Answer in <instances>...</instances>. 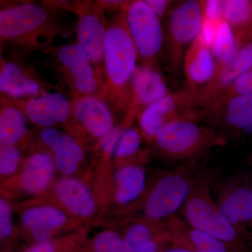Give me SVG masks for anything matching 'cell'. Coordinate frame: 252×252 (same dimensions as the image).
Listing matches in <instances>:
<instances>
[{"instance_id": "e0dca14e", "label": "cell", "mask_w": 252, "mask_h": 252, "mask_svg": "<svg viewBox=\"0 0 252 252\" xmlns=\"http://www.w3.org/2000/svg\"><path fill=\"white\" fill-rule=\"evenodd\" d=\"M121 230L125 252H162L172 248L165 222L156 223L142 217H128Z\"/></svg>"}, {"instance_id": "5b68a950", "label": "cell", "mask_w": 252, "mask_h": 252, "mask_svg": "<svg viewBox=\"0 0 252 252\" xmlns=\"http://www.w3.org/2000/svg\"><path fill=\"white\" fill-rule=\"evenodd\" d=\"M197 163L185 164L162 172L149 183L137 211L142 218L162 223L179 216L191 193L198 172Z\"/></svg>"}, {"instance_id": "f546056e", "label": "cell", "mask_w": 252, "mask_h": 252, "mask_svg": "<svg viewBox=\"0 0 252 252\" xmlns=\"http://www.w3.org/2000/svg\"><path fill=\"white\" fill-rule=\"evenodd\" d=\"M89 237V227L30 245L20 252H79Z\"/></svg>"}, {"instance_id": "83f0119b", "label": "cell", "mask_w": 252, "mask_h": 252, "mask_svg": "<svg viewBox=\"0 0 252 252\" xmlns=\"http://www.w3.org/2000/svg\"><path fill=\"white\" fill-rule=\"evenodd\" d=\"M223 20L231 28L238 50L252 41V1H223Z\"/></svg>"}, {"instance_id": "6da1fadb", "label": "cell", "mask_w": 252, "mask_h": 252, "mask_svg": "<svg viewBox=\"0 0 252 252\" xmlns=\"http://www.w3.org/2000/svg\"><path fill=\"white\" fill-rule=\"evenodd\" d=\"M126 14L118 13L108 21L105 36L104 99L113 112H128L132 102V84L138 59Z\"/></svg>"}, {"instance_id": "74e56055", "label": "cell", "mask_w": 252, "mask_h": 252, "mask_svg": "<svg viewBox=\"0 0 252 252\" xmlns=\"http://www.w3.org/2000/svg\"><path fill=\"white\" fill-rule=\"evenodd\" d=\"M245 252V251H236V252Z\"/></svg>"}, {"instance_id": "4316f807", "label": "cell", "mask_w": 252, "mask_h": 252, "mask_svg": "<svg viewBox=\"0 0 252 252\" xmlns=\"http://www.w3.org/2000/svg\"><path fill=\"white\" fill-rule=\"evenodd\" d=\"M202 32L211 48L216 61L217 72L229 63L238 54L239 50L234 34L223 20L204 21Z\"/></svg>"}, {"instance_id": "cb8c5ba5", "label": "cell", "mask_w": 252, "mask_h": 252, "mask_svg": "<svg viewBox=\"0 0 252 252\" xmlns=\"http://www.w3.org/2000/svg\"><path fill=\"white\" fill-rule=\"evenodd\" d=\"M182 67L189 89H200L215 76L216 61L202 31L186 51Z\"/></svg>"}, {"instance_id": "603a6c76", "label": "cell", "mask_w": 252, "mask_h": 252, "mask_svg": "<svg viewBox=\"0 0 252 252\" xmlns=\"http://www.w3.org/2000/svg\"><path fill=\"white\" fill-rule=\"evenodd\" d=\"M0 91L14 99L37 97L47 93L46 87L31 69L14 61L1 59Z\"/></svg>"}, {"instance_id": "44dd1931", "label": "cell", "mask_w": 252, "mask_h": 252, "mask_svg": "<svg viewBox=\"0 0 252 252\" xmlns=\"http://www.w3.org/2000/svg\"><path fill=\"white\" fill-rule=\"evenodd\" d=\"M252 67V41L239 50L234 59L215 72L206 85L195 89V106L201 111L215 102L245 71Z\"/></svg>"}, {"instance_id": "9a60e30c", "label": "cell", "mask_w": 252, "mask_h": 252, "mask_svg": "<svg viewBox=\"0 0 252 252\" xmlns=\"http://www.w3.org/2000/svg\"><path fill=\"white\" fill-rule=\"evenodd\" d=\"M216 203L223 216L238 229L250 233L252 227V177L235 174L216 186Z\"/></svg>"}, {"instance_id": "484cf974", "label": "cell", "mask_w": 252, "mask_h": 252, "mask_svg": "<svg viewBox=\"0 0 252 252\" xmlns=\"http://www.w3.org/2000/svg\"><path fill=\"white\" fill-rule=\"evenodd\" d=\"M28 119L15 100L1 97L0 110V147H20L29 133Z\"/></svg>"}, {"instance_id": "ac0fdd59", "label": "cell", "mask_w": 252, "mask_h": 252, "mask_svg": "<svg viewBox=\"0 0 252 252\" xmlns=\"http://www.w3.org/2000/svg\"><path fill=\"white\" fill-rule=\"evenodd\" d=\"M28 120L41 128L73 125L72 102L62 93H45L28 99H14Z\"/></svg>"}, {"instance_id": "8992f818", "label": "cell", "mask_w": 252, "mask_h": 252, "mask_svg": "<svg viewBox=\"0 0 252 252\" xmlns=\"http://www.w3.org/2000/svg\"><path fill=\"white\" fill-rule=\"evenodd\" d=\"M18 217L23 233L31 245L88 228L58 205L39 198L21 204Z\"/></svg>"}, {"instance_id": "9c48e42d", "label": "cell", "mask_w": 252, "mask_h": 252, "mask_svg": "<svg viewBox=\"0 0 252 252\" xmlns=\"http://www.w3.org/2000/svg\"><path fill=\"white\" fill-rule=\"evenodd\" d=\"M58 205L74 220L89 227L98 218L101 207L94 189L81 179L61 176L44 196L36 198Z\"/></svg>"}, {"instance_id": "d4e9b609", "label": "cell", "mask_w": 252, "mask_h": 252, "mask_svg": "<svg viewBox=\"0 0 252 252\" xmlns=\"http://www.w3.org/2000/svg\"><path fill=\"white\" fill-rule=\"evenodd\" d=\"M174 247L186 249L191 252H233L221 240L189 225L180 216L165 221Z\"/></svg>"}, {"instance_id": "e575fe53", "label": "cell", "mask_w": 252, "mask_h": 252, "mask_svg": "<svg viewBox=\"0 0 252 252\" xmlns=\"http://www.w3.org/2000/svg\"><path fill=\"white\" fill-rule=\"evenodd\" d=\"M145 1L160 19L166 17L173 4V1L167 0H145Z\"/></svg>"}, {"instance_id": "8fae6325", "label": "cell", "mask_w": 252, "mask_h": 252, "mask_svg": "<svg viewBox=\"0 0 252 252\" xmlns=\"http://www.w3.org/2000/svg\"><path fill=\"white\" fill-rule=\"evenodd\" d=\"M124 11L142 64L155 66L165 41L160 18L145 0L129 1Z\"/></svg>"}, {"instance_id": "1f68e13d", "label": "cell", "mask_w": 252, "mask_h": 252, "mask_svg": "<svg viewBox=\"0 0 252 252\" xmlns=\"http://www.w3.org/2000/svg\"><path fill=\"white\" fill-rule=\"evenodd\" d=\"M21 149L16 146L0 147V177L1 182L15 177L22 166Z\"/></svg>"}, {"instance_id": "836d02e7", "label": "cell", "mask_w": 252, "mask_h": 252, "mask_svg": "<svg viewBox=\"0 0 252 252\" xmlns=\"http://www.w3.org/2000/svg\"><path fill=\"white\" fill-rule=\"evenodd\" d=\"M248 94H252V67L239 76L233 84L212 104L235 96Z\"/></svg>"}, {"instance_id": "ba28073f", "label": "cell", "mask_w": 252, "mask_h": 252, "mask_svg": "<svg viewBox=\"0 0 252 252\" xmlns=\"http://www.w3.org/2000/svg\"><path fill=\"white\" fill-rule=\"evenodd\" d=\"M204 16L201 1H175L167 16L165 42L169 64L178 72L186 51L203 29Z\"/></svg>"}, {"instance_id": "2e32d148", "label": "cell", "mask_w": 252, "mask_h": 252, "mask_svg": "<svg viewBox=\"0 0 252 252\" xmlns=\"http://www.w3.org/2000/svg\"><path fill=\"white\" fill-rule=\"evenodd\" d=\"M57 171L51 152L36 151L23 160L17 175L11 180L1 182L4 187L1 190H16L34 198L44 196L57 179Z\"/></svg>"}, {"instance_id": "5bb4252c", "label": "cell", "mask_w": 252, "mask_h": 252, "mask_svg": "<svg viewBox=\"0 0 252 252\" xmlns=\"http://www.w3.org/2000/svg\"><path fill=\"white\" fill-rule=\"evenodd\" d=\"M149 185L142 164L133 163L114 167L111 177L107 203L121 216L131 217L137 212Z\"/></svg>"}, {"instance_id": "30bf717a", "label": "cell", "mask_w": 252, "mask_h": 252, "mask_svg": "<svg viewBox=\"0 0 252 252\" xmlns=\"http://www.w3.org/2000/svg\"><path fill=\"white\" fill-rule=\"evenodd\" d=\"M142 135L150 142L164 126L176 121L189 119L198 122L200 112L195 102V89L169 93L149 105L137 117Z\"/></svg>"}, {"instance_id": "d6a6232c", "label": "cell", "mask_w": 252, "mask_h": 252, "mask_svg": "<svg viewBox=\"0 0 252 252\" xmlns=\"http://www.w3.org/2000/svg\"><path fill=\"white\" fill-rule=\"evenodd\" d=\"M14 210L9 198L1 195L0 198V241L1 245L9 243L14 238Z\"/></svg>"}, {"instance_id": "52a82bcc", "label": "cell", "mask_w": 252, "mask_h": 252, "mask_svg": "<svg viewBox=\"0 0 252 252\" xmlns=\"http://www.w3.org/2000/svg\"><path fill=\"white\" fill-rule=\"evenodd\" d=\"M45 52L50 55L55 68L69 88L72 99L88 96L104 99V86L77 42L51 47Z\"/></svg>"}, {"instance_id": "d6986e66", "label": "cell", "mask_w": 252, "mask_h": 252, "mask_svg": "<svg viewBox=\"0 0 252 252\" xmlns=\"http://www.w3.org/2000/svg\"><path fill=\"white\" fill-rule=\"evenodd\" d=\"M72 130L77 126L100 142L114 128L113 111L103 97L88 96L72 99Z\"/></svg>"}, {"instance_id": "ffe728a7", "label": "cell", "mask_w": 252, "mask_h": 252, "mask_svg": "<svg viewBox=\"0 0 252 252\" xmlns=\"http://www.w3.org/2000/svg\"><path fill=\"white\" fill-rule=\"evenodd\" d=\"M168 94L166 83L155 66H138L132 79V102L121 124L130 127L142 111Z\"/></svg>"}, {"instance_id": "4fadbf2b", "label": "cell", "mask_w": 252, "mask_h": 252, "mask_svg": "<svg viewBox=\"0 0 252 252\" xmlns=\"http://www.w3.org/2000/svg\"><path fill=\"white\" fill-rule=\"evenodd\" d=\"M220 131L227 139L252 138V94L220 101L200 111V120Z\"/></svg>"}, {"instance_id": "7402d4cb", "label": "cell", "mask_w": 252, "mask_h": 252, "mask_svg": "<svg viewBox=\"0 0 252 252\" xmlns=\"http://www.w3.org/2000/svg\"><path fill=\"white\" fill-rule=\"evenodd\" d=\"M39 137L54 157L58 171L62 176H76L86 157L80 141L72 134L60 132L56 127L41 128Z\"/></svg>"}, {"instance_id": "7a4b0ae2", "label": "cell", "mask_w": 252, "mask_h": 252, "mask_svg": "<svg viewBox=\"0 0 252 252\" xmlns=\"http://www.w3.org/2000/svg\"><path fill=\"white\" fill-rule=\"evenodd\" d=\"M215 182V174L200 170L180 217L190 226L221 240L233 250L245 251L252 235L238 229L223 216L211 193Z\"/></svg>"}, {"instance_id": "d590c367", "label": "cell", "mask_w": 252, "mask_h": 252, "mask_svg": "<svg viewBox=\"0 0 252 252\" xmlns=\"http://www.w3.org/2000/svg\"><path fill=\"white\" fill-rule=\"evenodd\" d=\"M162 252H191L189 251V250H186V249L179 248V247H172V248H170L167 249V250H165V251Z\"/></svg>"}, {"instance_id": "f1b7e54d", "label": "cell", "mask_w": 252, "mask_h": 252, "mask_svg": "<svg viewBox=\"0 0 252 252\" xmlns=\"http://www.w3.org/2000/svg\"><path fill=\"white\" fill-rule=\"evenodd\" d=\"M142 132L132 127H125L118 140L114 154L113 161L114 167L127 164L140 163V149L142 143Z\"/></svg>"}, {"instance_id": "4dcf8cb0", "label": "cell", "mask_w": 252, "mask_h": 252, "mask_svg": "<svg viewBox=\"0 0 252 252\" xmlns=\"http://www.w3.org/2000/svg\"><path fill=\"white\" fill-rule=\"evenodd\" d=\"M79 252H125L121 230L107 227L88 237Z\"/></svg>"}, {"instance_id": "8d00e7d4", "label": "cell", "mask_w": 252, "mask_h": 252, "mask_svg": "<svg viewBox=\"0 0 252 252\" xmlns=\"http://www.w3.org/2000/svg\"><path fill=\"white\" fill-rule=\"evenodd\" d=\"M247 162H248L249 166L252 167V152L249 154L248 158H247Z\"/></svg>"}, {"instance_id": "7c38bea8", "label": "cell", "mask_w": 252, "mask_h": 252, "mask_svg": "<svg viewBox=\"0 0 252 252\" xmlns=\"http://www.w3.org/2000/svg\"><path fill=\"white\" fill-rule=\"evenodd\" d=\"M72 9L77 18V43L92 63L104 93V60L108 21L97 2L86 1L73 6Z\"/></svg>"}, {"instance_id": "3957f363", "label": "cell", "mask_w": 252, "mask_h": 252, "mask_svg": "<svg viewBox=\"0 0 252 252\" xmlns=\"http://www.w3.org/2000/svg\"><path fill=\"white\" fill-rule=\"evenodd\" d=\"M63 32L46 6L26 2L11 5L0 11L1 44L24 50L49 49Z\"/></svg>"}, {"instance_id": "277c9868", "label": "cell", "mask_w": 252, "mask_h": 252, "mask_svg": "<svg viewBox=\"0 0 252 252\" xmlns=\"http://www.w3.org/2000/svg\"><path fill=\"white\" fill-rule=\"evenodd\" d=\"M220 131L189 119L176 121L158 132L152 143L165 161L197 163L212 149L228 143Z\"/></svg>"}]
</instances>
